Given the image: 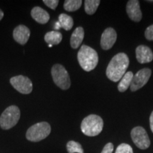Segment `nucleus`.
<instances>
[{"label": "nucleus", "instance_id": "cd10ccee", "mask_svg": "<svg viewBox=\"0 0 153 153\" xmlns=\"http://www.w3.org/2000/svg\"><path fill=\"white\" fill-rule=\"evenodd\" d=\"M3 17H4V12L2 11V10L0 9V21L3 19Z\"/></svg>", "mask_w": 153, "mask_h": 153}, {"label": "nucleus", "instance_id": "aec40b11", "mask_svg": "<svg viewBox=\"0 0 153 153\" xmlns=\"http://www.w3.org/2000/svg\"><path fill=\"white\" fill-rule=\"evenodd\" d=\"M82 4V1L81 0H66L64 2V7L65 10L67 11H70V12H72V11H75L78 10Z\"/></svg>", "mask_w": 153, "mask_h": 153}, {"label": "nucleus", "instance_id": "dca6fc26", "mask_svg": "<svg viewBox=\"0 0 153 153\" xmlns=\"http://www.w3.org/2000/svg\"><path fill=\"white\" fill-rule=\"evenodd\" d=\"M44 39L48 45H56L62 41V35L60 32L57 31V30H52L45 33L44 36Z\"/></svg>", "mask_w": 153, "mask_h": 153}, {"label": "nucleus", "instance_id": "9b49d317", "mask_svg": "<svg viewBox=\"0 0 153 153\" xmlns=\"http://www.w3.org/2000/svg\"><path fill=\"white\" fill-rule=\"evenodd\" d=\"M126 11L129 18L135 22H139L142 19L143 15L137 0H130L126 5Z\"/></svg>", "mask_w": 153, "mask_h": 153}, {"label": "nucleus", "instance_id": "b1692460", "mask_svg": "<svg viewBox=\"0 0 153 153\" xmlns=\"http://www.w3.org/2000/svg\"><path fill=\"white\" fill-rule=\"evenodd\" d=\"M145 36L148 41H153V24L146 28Z\"/></svg>", "mask_w": 153, "mask_h": 153}, {"label": "nucleus", "instance_id": "c85d7f7f", "mask_svg": "<svg viewBox=\"0 0 153 153\" xmlns=\"http://www.w3.org/2000/svg\"><path fill=\"white\" fill-rule=\"evenodd\" d=\"M48 46H49L50 48H51V47H52V46H53V45H48Z\"/></svg>", "mask_w": 153, "mask_h": 153}, {"label": "nucleus", "instance_id": "6e6552de", "mask_svg": "<svg viewBox=\"0 0 153 153\" xmlns=\"http://www.w3.org/2000/svg\"><path fill=\"white\" fill-rule=\"evenodd\" d=\"M10 83L12 87L23 94H28L33 90V83L28 76L18 75L11 77Z\"/></svg>", "mask_w": 153, "mask_h": 153}, {"label": "nucleus", "instance_id": "a211bd4d", "mask_svg": "<svg viewBox=\"0 0 153 153\" xmlns=\"http://www.w3.org/2000/svg\"><path fill=\"white\" fill-rule=\"evenodd\" d=\"M58 22L60 23L61 28L65 30H70L73 27V19L66 14H60L58 17Z\"/></svg>", "mask_w": 153, "mask_h": 153}, {"label": "nucleus", "instance_id": "f3484780", "mask_svg": "<svg viewBox=\"0 0 153 153\" xmlns=\"http://www.w3.org/2000/svg\"><path fill=\"white\" fill-rule=\"evenodd\" d=\"M134 74L132 72H127L124 74L123 77L121 78L118 85V90L120 92H124L131 87V84L132 82Z\"/></svg>", "mask_w": 153, "mask_h": 153}, {"label": "nucleus", "instance_id": "a878e982", "mask_svg": "<svg viewBox=\"0 0 153 153\" xmlns=\"http://www.w3.org/2000/svg\"><path fill=\"white\" fill-rule=\"evenodd\" d=\"M150 129L153 133V111L151 113L150 116Z\"/></svg>", "mask_w": 153, "mask_h": 153}, {"label": "nucleus", "instance_id": "f8f14e48", "mask_svg": "<svg viewBox=\"0 0 153 153\" xmlns=\"http://www.w3.org/2000/svg\"><path fill=\"white\" fill-rule=\"evenodd\" d=\"M30 35V29L24 25H19L16 26L13 31V38L14 41L22 45L27 43Z\"/></svg>", "mask_w": 153, "mask_h": 153}, {"label": "nucleus", "instance_id": "bb28decb", "mask_svg": "<svg viewBox=\"0 0 153 153\" xmlns=\"http://www.w3.org/2000/svg\"><path fill=\"white\" fill-rule=\"evenodd\" d=\"M61 28V26H60V23H59V22H56V24H55V29L58 30L59 28Z\"/></svg>", "mask_w": 153, "mask_h": 153}, {"label": "nucleus", "instance_id": "7ed1b4c3", "mask_svg": "<svg viewBox=\"0 0 153 153\" xmlns=\"http://www.w3.org/2000/svg\"><path fill=\"white\" fill-rule=\"evenodd\" d=\"M104 127L103 119L98 115L91 114L85 118L81 123V131L85 135L97 136L102 131Z\"/></svg>", "mask_w": 153, "mask_h": 153}, {"label": "nucleus", "instance_id": "f03ea898", "mask_svg": "<svg viewBox=\"0 0 153 153\" xmlns=\"http://www.w3.org/2000/svg\"><path fill=\"white\" fill-rule=\"evenodd\" d=\"M77 60L85 71L90 72L98 65L99 56L95 50L88 45H82L78 52Z\"/></svg>", "mask_w": 153, "mask_h": 153}, {"label": "nucleus", "instance_id": "423d86ee", "mask_svg": "<svg viewBox=\"0 0 153 153\" xmlns=\"http://www.w3.org/2000/svg\"><path fill=\"white\" fill-rule=\"evenodd\" d=\"M51 74L54 83L61 89L67 90L70 87L71 81L70 75L65 67L62 65H54L51 69Z\"/></svg>", "mask_w": 153, "mask_h": 153}, {"label": "nucleus", "instance_id": "20e7f679", "mask_svg": "<svg viewBox=\"0 0 153 153\" xmlns=\"http://www.w3.org/2000/svg\"><path fill=\"white\" fill-rule=\"evenodd\" d=\"M51 125L47 122H40L31 126L26 132V137L30 142H39L51 134Z\"/></svg>", "mask_w": 153, "mask_h": 153}, {"label": "nucleus", "instance_id": "6ab92c4d", "mask_svg": "<svg viewBox=\"0 0 153 153\" xmlns=\"http://www.w3.org/2000/svg\"><path fill=\"white\" fill-rule=\"evenodd\" d=\"M100 2L99 0H86L85 1V12L89 15H93L97 11Z\"/></svg>", "mask_w": 153, "mask_h": 153}, {"label": "nucleus", "instance_id": "f257e3e1", "mask_svg": "<svg viewBox=\"0 0 153 153\" xmlns=\"http://www.w3.org/2000/svg\"><path fill=\"white\" fill-rule=\"evenodd\" d=\"M128 65V56L124 53H118L108 63L106 71L107 77L114 82H118L126 73Z\"/></svg>", "mask_w": 153, "mask_h": 153}, {"label": "nucleus", "instance_id": "5701e85b", "mask_svg": "<svg viewBox=\"0 0 153 153\" xmlns=\"http://www.w3.org/2000/svg\"><path fill=\"white\" fill-rule=\"evenodd\" d=\"M43 2L45 4L47 7H48L49 8L55 10L57 7V5H58L59 1L58 0H43Z\"/></svg>", "mask_w": 153, "mask_h": 153}, {"label": "nucleus", "instance_id": "4be33fe9", "mask_svg": "<svg viewBox=\"0 0 153 153\" xmlns=\"http://www.w3.org/2000/svg\"><path fill=\"white\" fill-rule=\"evenodd\" d=\"M115 153H133V151L131 145L126 143H122L118 145Z\"/></svg>", "mask_w": 153, "mask_h": 153}, {"label": "nucleus", "instance_id": "9d476101", "mask_svg": "<svg viewBox=\"0 0 153 153\" xmlns=\"http://www.w3.org/2000/svg\"><path fill=\"white\" fill-rule=\"evenodd\" d=\"M117 39V33L113 28H107L103 32L101 37V46L102 49L107 51L114 46Z\"/></svg>", "mask_w": 153, "mask_h": 153}, {"label": "nucleus", "instance_id": "0eeeda50", "mask_svg": "<svg viewBox=\"0 0 153 153\" xmlns=\"http://www.w3.org/2000/svg\"><path fill=\"white\" fill-rule=\"evenodd\" d=\"M131 135L132 140L137 148L146 150L150 145V140L146 131L141 126H137L132 129Z\"/></svg>", "mask_w": 153, "mask_h": 153}, {"label": "nucleus", "instance_id": "1a4fd4ad", "mask_svg": "<svg viewBox=\"0 0 153 153\" xmlns=\"http://www.w3.org/2000/svg\"><path fill=\"white\" fill-rule=\"evenodd\" d=\"M151 74H152V71L149 68H143L139 70L133 76L131 84V90L132 91H135L141 89L143 86L148 83Z\"/></svg>", "mask_w": 153, "mask_h": 153}, {"label": "nucleus", "instance_id": "2eb2a0df", "mask_svg": "<svg viewBox=\"0 0 153 153\" xmlns=\"http://www.w3.org/2000/svg\"><path fill=\"white\" fill-rule=\"evenodd\" d=\"M85 37V30L84 28L79 26L75 28L70 38V45L73 49H76L79 47L83 41Z\"/></svg>", "mask_w": 153, "mask_h": 153}, {"label": "nucleus", "instance_id": "39448f33", "mask_svg": "<svg viewBox=\"0 0 153 153\" xmlns=\"http://www.w3.org/2000/svg\"><path fill=\"white\" fill-rule=\"evenodd\" d=\"M21 111L18 106L11 105L4 111L0 116V126L3 130H9L16 125L20 119Z\"/></svg>", "mask_w": 153, "mask_h": 153}, {"label": "nucleus", "instance_id": "393cba45", "mask_svg": "<svg viewBox=\"0 0 153 153\" xmlns=\"http://www.w3.org/2000/svg\"><path fill=\"white\" fill-rule=\"evenodd\" d=\"M114 151V145L111 143H108L105 145L101 153H112Z\"/></svg>", "mask_w": 153, "mask_h": 153}, {"label": "nucleus", "instance_id": "ddd939ff", "mask_svg": "<svg viewBox=\"0 0 153 153\" xmlns=\"http://www.w3.org/2000/svg\"><path fill=\"white\" fill-rule=\"evenodd\" d=\"M136 59L141 64L150 62L153 60V53L150 48L146 45H139L135 50Z\"/></svg>", "mask_w": 153, "mask_h": 153}, {"label": "nucleus", "instance_id": "4468645a", "mask_svg": "<svg viewBox=\"0 0 153 153\" xmlns=\"http://www.w3.org/2000/svg\"><path fill=\"white\" fill-rule=\"evenodd\" d=\"M30 15L36 22L41 24H45L50 20V15L45 9L41 7H35L31 9Z\"/></svg>", "mask_w": 153, "mask_h": 153}, {"label": "nucleus", "instance_id": "412c9836", "mask_svg": "<svg viewBox=\"0 0 153 153\" xmlns=\"http://www.w3.org/2000/svg\"><path fill=\"white\" fill-rule=\"evenodd\" d=\"M67 150L68 153H84L81 144L74 140H70L67 143Z\"/></svg>", "mask_w": 153, "mask_h": 153}]
</instances>
